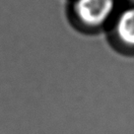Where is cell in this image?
<instances>
[{"label":"cell","instance_id":"obj_1","mask_svg":"<svg viewBox=\"0 0 134 134\" xmlns=\"http://www.w3.org/2000/svg\"><path fill=\"white\" fill-rule=\"evenodd\" d=\"M120 6L119 0H67L66 17L77 32L92 36L107 32Z\"/></svg>","mask_w":134,"mask_h":134},{"label":"cell","instance_id":"obj_2","mask_svg":"<svg viewBox=\"0 0 134 134\" xmlns=\"http://www.w3.org/2000/svg\"><path fill=\"white\" fill-rule=\"evenodd\" d=\"M105 33L113 49L134 56V4H121Z\"/></svg>","mask_w":134,"mask_h":134},{"label":"cell","instance_id":"obj_3","mask_svg":"<svg viewBox=\"0 0 134 134\" xmlns=\"http://www.w3.org/2000/svg\"><path fill=\"white\" fill-rule=\"evenodd\" d=\"M121 4H134V0H119Z\"/></svg>","mask_w":134,"mask_h":134}]
</instances>
